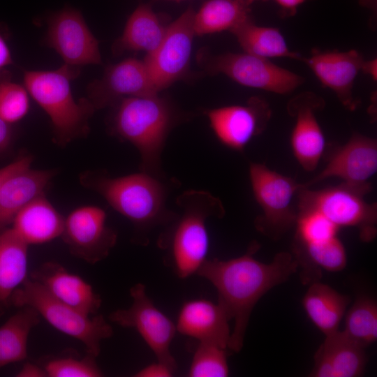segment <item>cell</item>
<instances>
[{"mask_svg": "<svg viewBox=\"0 0 377 377\" xmlns=\"http://www.w3.org/2000/svg\"><path fill=\"white\" fill-rule=\"evenodd\" d=\"M28 246L12 228L0 232V317L13 306L14 293L28 277Z\"/></svg>", "mask_w": 377, "mask_h": 377, "instance_id": "cell-23", "label": "cell"}, {"mask_svg": "<svg viewBox=\"0 0 377 377\" xmlns=\"http://www.w3.org/2000/svg\"><path fill=\"white\" fill-rule=\"evenodd\" d=\"M198 59L209 74H223L241 85L278 94H288L304 81L300 75L269 59L244 52L218 55L200 54Z\"/></svg>", "mask_w": 377, "mask_h": 377, "instance_id": "cell-9", "label": "cell"}, {"mask_svg": "<svg viewBox=\"0 0 377 377\" xmlns=\"http://www.w3.org/2000/svg\"><path fill=\"white\" fill-rule=\"evenodd\" d=\"M319 348L331 362L335 377H357L364 373L367 364L364 348L343 330L325 335Z\"/></svg>", "mask_w": 377, "mask_h": 377, "instance_id": "cell-30", "label": "cell"}, {"mask_svg": "<svg viewBox=\"0 0 377 377\" xmlns=\"http://www.w3.org/2000/svg\"><path fill=\"white\" fill-rule=\"evenodd\" d=\"M132 304L109 315V320L121 327L135 329L154 353L158 362L174 371L177 368L170 352L177 333L175 323L160 311L148 297L145 286L138 283L130 289Z\"/></svg>", "mask_w": 377, "mask_h": 377, "instance_id": "cell-10", "label": "cell"}, {"mask_svg": "<svg viewBox=\"0 0 377 377\" xmlns=\"http://www.w3.org/2000/svg\"><path fill=\"white\" fill-rule=\"evenodd\" d=\"M364 59L355 50L313 51L304 61L320 83L331 89L342 105L349 110L356 109L358 103L353 95L355 80L361 71Z\"/></svg>", "mask_w": 377, "mask_h": 377, "instance_id": "cell-18", "label": "cell"}, {"mask_svg": "<svg viewBox=\"0 0 377 377\" xmlns=\"http://www.w3.org/2000/svg\"><path fill=\"white\" fill-rule=\"evenodd\" d=\"M12 304L34 308L53 327L82 342L87 353L96 357L101 353V341L113 334L102 315L89 316L61 302L29 276L14 293Z\"/></svg>", "mask_w": 377, "mask_h": 377, "instance_id": "cell-7", "label": "cell"}, {"mask_svg": "<svg viewBox=\"0 0 377 377\" xmlns=\"http://www.w3.org/2000/svg\"><path fill=\"white\" fill-rule=\"evenodd\" d=\"M360 3L364 7L374 10L376 8V0H360Z\"/></svg>", "mask_w": 377, "mask_h": 377, "instance_id": "cell-43", "label": "cell"}, {"mask_svg": "<svg viewBox=\"0 0 377 377\" xmlns=\"http://www.w3.org/2000/svg\"><path fill=\"white\" fill-rule=\"evenodd\" d=\"M174 371L166 364L160 362L150 364L139 370L134 376L136 377H170Z\"/></svg>", "mask_w": 377, "mask_h": 377, "instance_id": "cell-37", "label": "cell"}, {"mask_svg": "<svg viewBox=\"0 0 377 377\" xmlns=\"http://www.w3.org/2000/svg\"><path fill=\"white\" fill-rule=\"evenodd\" d=\"M61 237L73 256L93 265L109 256L117 233L108 226L104 209L87 205L76 208L65 218Z\"/></svg>", "mask_w": 377, "mask_h": 377, "instance_id": "cell-12", "label": "cell"}, {"mask_svg": "<svg viewBox=\"0 0 377 377\" xmlns=\"http://www.w3.org/2000/svg\"><path fill=\"white\" fill-rule=\"evenodd\" d=\"M376 171V140L354 132L344 145L334 150L325 166L311 179L300 183V186L311 188L330 178L349 184H367Z\"/></svg>", "mask_w": 377, "mask_h": 377, "instance_id": "cell-17", "label": "cell"}, {"mask_svg": "<svg viewBox=\"0 0 377 377\" xmlns=\"http://www.w3.org/2000/svg\"><path fill=\"white\" fill-rule=\"evenodd\" d=\"M226 348L207 342H198L191 362L190 377H226L229 375Z\"/></svg>", "mask_w": 377, "mask_h": 377, "instance_id": "cell-32", "label": "cell"}, {"mask_svg": "<svg viewBox=\"0 0 377 377\" xmlns=\"http://www.w3.org/2000/svg\"><path fill=\"white\" fill-rule=\"evenodd\" d=\"M80 69L64 64L54 71H28L24 74V86L49 116L53 141L62 147L87 137L89 119L96 111L87 98L75 101L73 96L71 82L79 75Z\"/></svg>", "mask_w": 377, "mask_h": 377, "instance_id": "cell-5", "label": "cell"}, {"mask_svg": "<svg viewBox=\"0 0 377 377\" xmlns=\"http://www.w3.org/2000/svg\"><path fill=\"white\" fill-rule=\"evenodd\" d=\"M29 110V93L26 87L13 81L8 71L1 70L0 118L12 124L24 117Z\"/></svg>", "mask_w": 377, "mask_h": 377, "instance_id": "cell-33", "label": "cell"}, {"mask_svg": "<svg viewBox=\"0 0 377 377\" xmlns=\"http://www.w3.org/2000/svg\"><path fill=\"white\" fill-rule=\"evenodd\" d=\"M79 179L132 223L134 239L139 244H146L152 229L167 226L177 216L167 207L168 188L164 178L142 171L113 177L105 171L87 170Z\"/></svg>", "mask_w": 377, "mask_h": 377, "instance_id": "cell-2", "label": "cell"}, {"mask_svg": "<svg viewBox=\"0 0 377 377\" xmlns=\"http://www.w3.org/2000/svg\"><path fill=\"white\" fill-rule=\"evenodd\" d=\"M252 19L250 6L237 0H207L193 16L195 36L232 32Z\"/></svg>", "mask_w": 377, "mask_h": 377, "instance_id": "cell-27", "label": "cell"}, {"mask_svg": "<svg viewBox=\"0 0 377 377\" xmlns=\"http://www.w3.org/2000/svg\"><path fill=\"white\" fill-rule=\"evenodd\" d=\"M112 107L110 134L135 147L140 171L165 178L161 155L169 133L181 121L178 111L159 94L126 97Z\"/></svg>", "mask_w": 377, "mask_h": 377, "instance_id": "cell-3", "label": "cell"}, {"mask_svg": "<svg viewBox=\"0 0 377 377\" xmlns=\"http://www.w3.org/2000/svg\"><path fill=\"white\" fill-rule=\"evenodd\" d=\"M205 114L217 140L228 149L241 152L267 128L272 110L265 100L256 96L245 104L209 109Z\"/></svg>", "mask_w": 377, "mask_h": 377, "instance_id": "cell-13", "label": "cell"}, {"mask_svg": "<svg viewBox=\"0 0 377 377\" xmlns=\"http://www.w3.org/2000/svg\"><path fill=\"white\" fill-rule=\"evenodd\" d=\"M295 244H309L337 236L339 228L314 210L297 211Z\"/></svg>", "mask_w": 377, "mask_h": 377, "instance_id": "cell-34", "label": "cell"}, {"mask_svg": "<svg viewBox=\"0 0 377 377\" xmlns=\"http://www.w3.org/2000/svg\"><path fill=\"white\" fill-rule=\"evenodd\" d=\"M56 172L31 167L11 175L0 189V232L11 224L19 212L44 194Z\"/></svg>", "mask_w": 377, "mask_h": 377, "instance_id": "cell-21", "label": "cell"}, {"mask_svg": "<svg viewBox=\"0 0 377 377\" xmlns=\"http://www.w3.org/2000/svg\"><path fill=\"white\" fill-rule=\"evenodd\" d=\"M260 244L253 241L243 255L228 260L207 259L198 271L218 293V304L234 320L228 348L238 353L243 346L251 312L259 300L296 272L297 262L290 253H276L265 263L254 258Z\"/></svg>", "mask_w": 377, "mask_h": 377, "instance_id": "cell-1", "label": "cell"}, {"mask_svg": "<svg viewBox=\"0 0 377 377\" xmlns=\"http://www.w3.org/2000/svg\"><path fill=\"white\" fill-rule=\"evenodd\" d=\"M232 33L244 52L269 59L287 57L300 60L302 56L289 49L281 31L272 27L259 26L251 19L236 28Z\"/></svg>", "mask_w": 377, "mask_h": 377, "instance_id": "cell-29", "label": "cell"}, {"mask_svg": "<svg viewBox=\"0 0 377 377\" xmlns=\"http://www.w3.org/2000/svg\"><path fill=\"white\" fill-rule=\"evenodd\" d=\"M325 105L322 97L311 91L296 95L287 104L289 115L295 119L290 136L291 150L306 172L316 170L325 152V137L316 117Z\"/></svg>", "mask_w": 377, "mask_h": 377, "instance_id": "cell-14", "label": "cell"}, {"mask_svg": "<svg viewBox=\"0 0 377 377\" xmlns=\"http://www.w3.org/2000/svg\"><path fill=\"white\" fill-rule=\"evenodd\" d=\"M294 257L298 267L302 266V280L318 281L321 269L336 272L347 264V253L341 240L336 236L323 242L309 244H295Z\"/></svg>", "mask_w": 377, "mask_h": 377, "instance_id": "cell-26", "label": "cell"}, {"mask_svg": "<svg viewBox=\"0 0 377 377\" xmlns=\"http://www.w3.org/2000/svg\"><path fill=\"white\" fill-rule=\"evenodd\" d=\"M96 357L88 353L83 357L64 355L52 357L43 364L48 377H99L103 372Z\"/></svg>", "mask_w": 377, "mask_h": 377, "instance_id": "cell-35", "label": "cell"}, {"mask_svg": "<svg viewBox=\"0 0 377 377\" xmlns=\"http://www.w3.org/2000/svg\"><path fill=\"white\" fill-rule=\"evenodd\" d=\"M168 25H165L149 4H140L131 13L121 36L112 45L114 55L126 51L154 52L162 41Z\"/></svg>", "mask_w": 377, "mask_h": 377, "instance_id": "cell-24", "label": "cell"}, {"mask_svg": "<svg viewBox=\"0 0 377 377\" xmlns=\"http://www.w3.org/2000/svg\"><path fill=\"white\" fill-rule=\"evenodd\" d=\"M181 209L160 234L157 244L165 263L180 279L196 274L207 259L209 237L207 221L225 215L221 200L202 190L186 191L176 200Z\"/></svg>", "mask_w": 377, "mask_h": 377, "instance_id": "cell-4", "label": "cell"}, {"mask_svg": "<svg viewBox=\"0 0 377 377\" xmlns=\"http://www.w3.org/2000/svg\"><path fill=\"white\" fill-rule=\"evenodd\" d=\"M64 221L65 218L42 194L19 212L12 228L28 245L40 244L61 237Z\"/></svg>", "mask_w": 377, "mask_h": 377, "instance_id": "cell-22", "label": "cell"}, {"mask_svg": "<svg viewBox=\"0 0 377 377\" xmlns=\"http://www.w3.org/2000/svg\"><path fill=\"white\" fill-rule=\"evenodd\" d=\"M372 189L370 182L354 184L341 182L321 189L300 187L297 211L314 210L340 228L358 230L362 241L369 242L377 234V205L365 197Z\"/></svg>", "mask_w": 377, "mask_h": 377, "instance_id": "cell-6", "label": "cell"}, {"mask_svg": "<svg viewBox=\"0 0 377 377\" xmlns=\"http://www.w3.org/2000/svg\"><path fill=\"white\" fill-rule=\"evenodd\" d=\"M13 63L10 49L3 38L0 35V71Z\"/></svg>", "mask_w": 377, "mask_h": 377, "instance_id": "cell-41", "label": "cell"}, {"mask_svg": "<svg viewBox=\"0 0 377 377\" xmlns=\"http://www.w3.org/2000/svg\"><path fill=\"white\" fill-rule=\"evenodd\" d=\"M32 161L33 158L31 155H23L8 165L0 168V189L11 175L31 167Z\"/></svg>", "mask_w": 377, "mask_h": 377, "instance_id": "cell-36", "label": "cell"}, {"mask_svg": "<svg viewBox=\"0 0 377 377\" xmlns=\"http://www.w3.org/2000/svg\"><path fill=\"white\" fill-rule=\"evenodd\" d=\"M350 297L331 286L315 281L304 295L302 304L311 321L325 335L339 330Z\"/></svg>", "mask_w": 377, "mask_h": 377, "instance_id": "cell-25", "label": "cell"}, {"mask_svg": "<svg viewBox=\"0 0 377 377\" xmlns=\"http://www.w3.org/2000/svg\"><path fill=\"white\" fill-rule=\"evenodd\" d=\"M237 1H239L246 5H248V6H251V4H252L254 2H256V1H267V0H237Z\"/></svg>", "mask_w": 377, "mask_h": 377, "instance_id": "cell-44", "label": "cell"}, {"mask_svg": "<svg viewBox=\"0 0 377 377\" xmlns=\"http://www.w3.org/2000/svg\"><path fill=\"white\" fill-rule=\"evenodd\" d=\"M16 376L18 377H47V374L42 365L27 362L24 363Z\"/></svg>", "mask_w": 377, "mask_h": 377, "instance_id": "cell-38", "label": "cell"}, {"mask_svg": "<svg viewBox=\"0 0 377 377\" xmlns=\"http://www.w3.org/2000/svg\"><path fill=\"white\" fill-rule=\"evenodd\" d=\"M365 348L377 339V303L369 296L359 297L346 312L343 330Z\"/></svg>", "mask_w": 377, "mask_h": 377, "instance_id": "cell-31", "label": "cell"}, {"mask_svg": "<svg viewBox=\"0 0 377 377\" xmlns=\"http://www.w3.org/2000/svg\"><path fill=\"white\" fill-rule=\"evenodd\" d=\"M40 318L34 308L24 306L0 326V368L27 357L28 338Z\"/></svg>", "mask_w": 377, "mask_h": 377, "instance_id": "cell-28", "label": "cell"}, {"mask_svg": "<svg viewBox=\"0 0 377 377\" xmlns=\"http://www.w3.org/2000/svg\"><path fill=\"white\" fill-rule=\"evenodd\" d=\"M13 137L11 124L0 118V154L10 145Z\"/></svg>", "mask_w": 377, "mask_h": 377, "instance_id": "cell-39", "label": "cell"}, {"mask_svg": "<svg viewBox=\"0 0 377 377\" xmlns=\"http://www.w3.org/2000/svg\"><path fill=\"white\" fill-rule=\"evenodd\" d=\"M229 321L218 303L197 299L182 304L175 325L177 332L182 335L228 348L231 334Z\"/></svg>", "mask_w": 377, "mask_h": 377, "instance_id": "cell-20", "label": "cell"}, {"mask_svg": "<svg viewBox=\"0 0 377 377\" xmlns=\"http://www.w3.org/2000/svg\"><path fill=\"white\" fill-rule=\"evenodd\" d=\"M377 59L364 60L361 71L369 75L373 80L376 81L377 78Z\"/></svg>", "mask_w": 377, "mask_h": 377, "instance_id": "cell-42", "label": "cell"}, {"mask_svg": "<svg viewBox=\"0 0 377 377\" xmlns=\"http://www.w3.org/2000/svg\"><path fill=\"white\" fill-rule=\"evenodd\" d=\"M194 13L193 9L189 7L168 24L157 49L143 59L158 93L188 74L193 40L195 36Z\"/></svg>", "mask_w": 377, "mask_h": 377, "instance_id": "cell-11", "label": "cell"}, {"mask_svg": "<svg viewBox=\"0 0 377 377\" xmlns=\"http://www.w3.org/2000/svg\"><path fill=\"white\" fill-rule=\"evenodd\" d=\"M159 94L145 60L128 58L108 66L101 78L87 88V98L95 110L112 107L121 98Z\"/></svg>", "mask_w": 377, "mask_h": 377, "instance_id": "cell-16", "label": "cell"}, {"mask_svg": "<svg viewBox=\"0 0 377 377\" xmlns=\"http://www.w3.org/2000/svg\"><path fill=\"white\" fill-rule=\"evenodd\" d=\"M46 43L70 66L101 64L98 41L76 9L65 8L50 17Z\"/></svg>", "mask_w": 377, "mask_h": 377, "instance_id": "cell-15", "label": "cell"}, {"mask_svg": "<svg viewBox=\"0 0 377 377\" xmlns=\"http://www.w3.org/2000/svg\"><path fill=\"white\" fill-rule=\"evenodd\" d=\"M280 7L284 16H291L296 13L297 8L305 0H274Z\"/></svg>", "mask_w": 377, "mask_h": 377, "instance_id": "cell-40", "label": "cell"}, {"mask_svg": "<svg viewBox=\"0 0 377 377\" xmlns=\"http://www.w3.org/2000/svg\"><path fill=\"white\" fill-rule=\"evenodd\" d=\"M168 1H182V0H168Z\"/></svg>", "mask_w": 377, "mask_h": 377, "instance_id": "cell-45", "label": "cell"}, {"mask_svg": "<svg viewBox=\"0 0 377 377\" xmlns=\"http://www.w3.org/2000/svg\"><path fill=\"white\" fill-rule=\"evenodd\" d=\"M40 283L54 298L89 316L98 314L102 300L82 278L69 272L55 261H47L29 276Z\"/></svg>", "mask_w": 377, "mask_h": 377, "instance_id": "cell-19", "label": "cell"}, {"mask_svg": "<svg viewBox=\"0 0 377 377\" xmlns=\"http://www.w3.org/2000/svg\"><path fill=\"white\" fill-rule=\"evenodd\" d=\"M249 177L253 195L261 209L254 221L255 228L278 240L295 227L297 213L293 201L300 183L265 163L255 162L249 164Z\"/></svg>", "mask_w": 377, "mask_h": 377, "instance_id": "cell-8", "label": "cell"}]
</instances>
